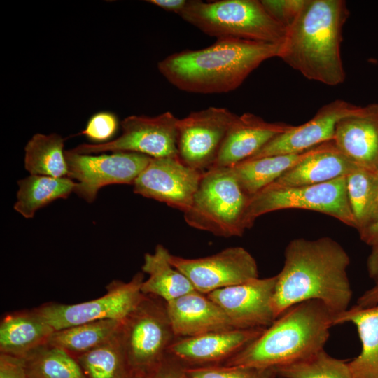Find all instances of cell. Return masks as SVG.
<instances>
[{
	"label": "cell",
	"instance_id": "obj_1",
	"mask_svg": "<svg viewBox=\"0 0 378 378\" xmlns=\"http://www.w3.org/2000/svg\"><path fill=\"white\" fill-rule=\"evenodd\" d=\"M349 256L333 239L291 240L276 275L272 307L276 318L290 307L318 300L335 314L349 309L352 290L347 275Z\"/></svg>",
	"mask_w": 378,
	"mask_h": 378
},
{
	"label": "cell",
	"instance_id": "obj_2",
	"mask_svg": "<svg viewBox=\"0 0 378 378\" xmlns=\"http://www.w3.org/2000/svg\"><path fill=\"white\" fill-rule=\"evenodd\" d=\"M281 44L220 38L210 46L171 54L160 73L178 89L191 93H225L239 88L263 62L279 57Z\"/></svg>",
	"mask_w": 378,
	"mask_h": 378
},
{
	"label": "cell",
	"instance_id": "obj_3",
	"mask_svg": "<svg viewBox=\"0 0 378 378\" xmlns=\"http://www.w3.org/2000/svg\"><path fill=\"white\" fill-rule=\"evenodd\" d=\"M349 15L343 0H307L286 28L279 57L306 78L335 86L346 78L342 29Z\"/></svg>",
	"mask_w": 378,
	"mask_h": 378
},
{
	"label": "cell",
	"instance_id": "obj_4",
	"mask_svg": "<svg viewBox=\"0 0 378 378\" xmlns=\"http://www.w3.org/2000/svg\"><path fill=\"white\" fill-rule=\"evenodd\" d=\"M336 314L318 300L295 304L223 365L276 368L307 358L324 349Z\"/></svg>",
	"mask_w": 378,
	"mask_h": 378
},
{
	"label": "cell",
	"instance_id": "obj_5",
	"mask_svg": "<svg viewBox=\"0 0 378 378\" xmlns=\"http://www.w3.org/2000/svg\"><path fill=\"white\" fill-rule=\"evenodd\" d=\"M178 15L203 33L217 38L281 44L286 31L258 0H192Z\"/></svg>",
	"mask_w": 378,
	"mask_h": 378
},
{
	"label": "cell",
	"instance_id": "obj_6",
	"mask_svg": "<svg viewBox=\"0 0 378 378\" xmlns=\"http://www.w3.org/2000/svg\"><path fill=\"white\" fill-rule=\"evenodd\" d=\"M251 197L232 167H211L203 172L190 207L183 213L190 226L214 235L241 236Z\"/></svg>",
	"mask_w": 378,
	"mask_h": 378
},
{
	"label": "cell",
	"instance_id": "obj_7",
	"mask_svg": "<svg viewBox=\"0 0 378 378\" xmlns=\"http://www.w3.org/2000/svg\"><path fill=\"white\" fill-rule=\"evenodd\" d=\"M120 333L133 377L157 371L176 339L166 302L143 295L134 309L121 321Z\"/></svg>",
	"mask_w": 378,
	"mask_h": 378
},
{
	"label": "cell",
	"instance_id": "obj_8",
	"mask_svg": "<svg viewBox=\"0 0 378 378\" xmlns=\"http://www.w3.org/2000/svg\"><path fill=\"white\" fill-rule=\"evenodd\" d=\"M286 209L320 212L356 228L347 195L346 176L315 185L266 186L249 200L244 219L245 229L251 228L256 218L263 214Z\"/></svg>",
	"mask_w": 378,
	"mask_h": 378
},
{
	"label": "cell",
	"instance_id": "obj_9",
	"mask_svg": "<svg viewBox=\"0 0 378 378\" xmlns=\"http://www.w3.org/2000/svg\"><path fill=\"white\" fill-rule=\"evenodd\" d=\"M144 274L136 273L128 282L112 281L104 295L92 300L71 304L47 302L34 309L55 330L100 320L122 321L144 295L141 290Z\"/></svg>",
	"mask_w": 378,
	"mask_h": 378
},
{
	"label": "cell",
	"instance_id": "obj_10",
	"mask_svg": "<svg viewBox=\"0 0 378 378\" xmlns=\"http://www.w3.org/2000/svg\"><path fill=\"white\" fill-rule=\"evenodd\" d=\"M172 113L156 116L132 115L121 122L122 134L102 144H83L71 151L94 154L106 151L134 152L151 158L178 157V120Z\"/></svg>",
	"mask_w": 378,
	"mask_h": 378
},
{
	"label": "cell",
	"instance_id": "obj_11",
	"mask_svg": "<svg viewBox=\"0 0 378 378\" xmlns=\"http://www.w3.org/2000/svg\"><path fill=\"white\" fill-rule=\"evenodd\" d=\"M68 177L76 179L74 192L92 202L99 190L111 184H131L148 165L151 157L134 152L91 155L65 150Z\"/></svg>",
	"mask_w": 378,
	"mask_h": 378
},
{
	"label": "cell",
	"instance_id": "obj_12",
	"mask_svg": "<svg viewBox=\"0 0 378 378\" xmlns=\"http://www.w3.org/2000/svg\"><path fill=\"white\" fill-rule=\"evenodd\" d=\"M237 116L227 108L211 106L178 119L179 159L201 172L213 167L226 134Z\"/></svg>",
	"mask_w": 378,
	"mask_h": 378
},
{
	"label": "cell",
	"instance_id": "obj_13",
	"mask_svg": "<svg viewBox=\"0 0 378 378\" xmlns=\"http://www.w3.org/2000/svg\"><path fill=\"white\" fill-rule=\"evenodd\" d=\"M169 259L175 268L188 277L195 290L204 295L258 278L256 260L240 246L227 248L198 258H186L170 253Z\"/></svg>",
	"mask_w": 378,
	"mask_h": 378
},
{
	"label": "cell",
	"instance_id": "obj_14",
	"mask_svg": "<svg viewBox=\"0 0 378 378\" xmlns=\"http://www.w3.org/2000/svg\"><path fill=\"white\" fill-rule=\"evenodd\" d=\"M202 173L178 157L152 158L133 183L134 192L184 213L192 204Z\"/></svg>",
	"mask_w": 378,
	"mask_h": 378
},
{
	"label": "cell",
	"instance_id": "obj_15",
	"mask_svg": "<svg viewBox=\"0 0 378 378\" xmlns=\"http://www.w3.org/2000/svg\"><path fill=\"white\" fill-rule=\"evenodd\" d=\"M276 276L256 278L206 295L237 329L266 328L276 319L272 300Z\"/></svg>",
	"mask_w": 378,
	"mask_h": 378
},
{
	"label": "cell",
	"instance_id": "obj_16",
	"mask_svg": "<svg viewBox=\"0 0 378 378\" xmlns=\"http://www.w3.org/2000/svg\"><path fill=\"white\" fill-rule=\"evenodd\" d=\"M360 107L342 99L325 104L311 120L301 125H293L248 159L301 153L332 141L337 123L341 119L356 113Z\"/></svg>",
	"mask_w": 378,
	"mask_h": 378
},
{
	"label": "cell",
	"instance_id": "obj_17",
	"mask_svg": "<svg viewBox=\"0 0 378 378\" xmlns=\"http://www.w3.org/2000/svg\"><path fill=\"white\" fill-rule=\"evenodd\" d=\"M265 328L229 329L176 338L167 354L190 366L219 365L256 339Z\"/></svg>",
	"mask_w": 378,
	"mask_h": 378
},
{
	"label": "cell",
	"instance_id": "obj_18",
	"mask_svg": "<svg viewBox=\"0 0 378 378\" xmlns=\"http://www.w3.org/2000/svg\"><path fill=\"white\" fill-rule=\"evenodd\" d=\"M337 148L359 167L378 169V104L363 107L341 119L333 138Z\"/></svg>",
	"mask_w": 378,
	"mask_h": 378
},
{
	"label": "cell",
	"instance_id": "obj_19",
	"mask_svg": "<svg viewBox=\"0 0 378 378\" xmlns=\"http://www.w3.org/2000/svg\"><path fill=\"white\" fill-rule=\"evenodd\" d=\"M293 127L270 122L251 113L237 116L230 125L213 167H232L251 158L277 135Z\"/></svg>",
	"mask_w": 378,
	"mask_h": 378
},
{
	"label": "cell",
	"instance_id": "obj_20",
	"mask_svg": "<svg viewBox=\"0 0 378 378\" xmlns=\"http://www.w3.org/2000/svg\"><path fill=\"white\" fill-rule=\"evenodd\" d=\"M166 306L176 338L235 328L216 302L196 290L167 302Z\"/></svg>",
	"mask_w": 378,
	"mask_h": 378
},
{
	"label": "cell",
	"instance_id": "obj_21",
	"mask_svg": "<svg viewBox=\"0 0 378 378\" xmlns=\"http://www.w3.org/2000/svg\"><path fill=\"white\" fill-rule=\"evenodd\" d=\"M358 167L332 140L318 145L311 155L268 186L284 188L319 184L346 176Z\"/></svg>",
	"mask_w": 378,
	"mask_h": 378
},
{
	"label": "cell",
	"instance_id": "obj_22",
	"mask_svg": "<svg viewBox=\"0 0 378 378\" xmlns=\"http://www.w3.org/2000/svg\"><path fill=\"white\" fill-rule=\"evenodd\" d=\"M55 331L34 309L8 313L0 322V353L22 358L48 344Z\"/></svg>",
	"mask_w": 378,
	"mask_h": 378
},
{
	"label": "cell",
	"instance_id": "obj_23",
	"mask_svg": "<svg viewBox=\"0 0 378 378\" xmlns=\"http://www.w3.org/2000/svg\"><path fill=\"white\" fill-rule=\"evenodd\" d=\"M353 323L360 342V354L349 362L354 378H378V304L357 305L336 314L335 325Z\"/></svg>",
	"mask_w": 378,
	"mask_h": 378
},
{
	"label": "cell",
	"instance_id": "obj_24",
	"mask_svg": "<svg viewBox=\"0 0 378 378\" xmlns=\"http://www.w3.org/2000/svg\"><path fill=\"white\" fill-rule=\"evenodd\" d=\"M169 254L167 248L158 244L153 253L144 255L141 267L142 272L148 275L141 284V293L166 303L195 290L188 277L171 264Z\"/></svg>",
	"mask_w": 378,
	"mask_h": 378
},
{
	"label": "cell",
	"instance_id": "obj_25",
	"mask_svg": "<svg viewBox=\"0 0 378 378\" xmlns=\"http://www.w3.org/2000/svg\"><path fill=\"white\" fill-rule=\"evenodd\" d=\"M317 146L298 153L247 159L232 168L242 188L251 197L304 160Z\"/></svg>",
	"mask_w": 378,
	"mask_h": 378
},
{
	"label": "cell",
	"instance_id": "obj_26",
	"mask_svg": "<svg viewBox=\"0 0 378 378\" xmlns=\"http://www.w3.org/2000/svg\"><path fill=\"white\" fill-rule=\"evenodd\" d=\"M15 210L26 218L54 200L66 198L74 192L76 182L69 177L31 175L18 182Z\"/></svg>",
	"mask_w": 378,
	"mask_h": 378
},
{
	"label": "cell",
	"instance_id": "obj_27",
	"mask_svg": "<svg viewBox=\"0 0 378 378\" xmlns=\"http://www.w3.org/2000/svg\"><path fill=\"white\" fill-rule=\"evenodd\" d=\"M350 208L359 234L375 220L378 206L377 170L358 167L346 176Z\"/></svg>",
	"mask_w": 378,
	"mask_h": 378
},
{
	"label": "cell",
	"instance_id": "obj_28",
	"mask_svg": "<svg viewBox=\"0 0 378 378\" xmlns=\"http://www.w3.org/2000/svg\"><path fill=\"white\" fill-rule=\"evenodd\" d=\"M74 358L87 378H134L125 354L120 326L111 339Z\"/></svg>",
	"mask_w": 378,
	"mask_h": 378
},
{
	"label": "cell",
	"instance_id": "obj_29",
	"mask_svg": "<svg viewBox=\"0 0 378 378\" xmlns=\"http://www.w3.org/2000/svg\"><path fill=\"white\" fill-rule=\"evenodd\" d=\"M24 167L31 175L68 177L64 139L55 133L34 134L24 148Z\"/></svg>",
	"mask_w": 378,
	"mask_h": 378
},
{
	"label": "cell",
	"instance_id": "obj_30",
	"mask_svg": "<svg viewBox=\"0 0 378 378\" xmlns=\"http://www.w3.org/2000/svg\"><path fill=\"white\" fill-rule=\"evenodd\" d=\"M120 323L121 321L105 319L55 330L48 344L63 349L74 358L111 339Z\"/></svg>",
	"mask_w": 378,
	"mask_h": 378
},
{
	"label": "cell",
	"instance_id": "obj_31",
	"mask_svg": "<svg viewBox=\"0 0 378 378\" xmlns=\"http://www.w3.org/2000/svg\"><path fill=\"white\" fill-rule=\"evenodd\" d=\"M21 359L27 378H87L75 358L48 343Z\"/></svg>",
	"mask_w": 378,
	"mask_h": 378
},
{
	"label": "cell",
	"instance_id": "obj_32",
	"mask_svg": "<svg viewBox=\"0 0 378 378\" xmlns=\"http://www.w3.org/2000/svg\"><path fill=\"white\" fill-rule=\"evenodd\" d=\"M281 378H354L349 362L322 350L304 360L274 368Z\"/></svg>",
	"mask_w": 378,
	"mask_h": 378
},
{
	"label": "cell",
	"instance_id": "obj_33",
	"mask_svg": "<svg viewBox=\"0 0 378 378\" xmlns=\"http://www.w3.org/2000/svg\"><path fill=\"white\" fill-rule=\"evenodd\" d=\"M184 370L189 378H275L274 368L227 366L209 365L186 366Z\"/></svg>",
	"mask_w": 378,
	"mask_h": 378
},
{
	"label": "cell",
	"instance_id": "obj_34",
	"mask_svg": "<svg viewBox=\"0 0 378 378\" xmlns=\"http://www.w3.org/2000/svg\"><path fill=\"white\" fill-rule=\"evenodd\" d=\"M118 126L115 115L107 111L99 112L89 119L82 134L92 141L102 144L113 136Z\"/></svg>",
	"mask_w": 378,
	"mask_h": 378
},
{
	"label": "cell",
	"instance_id": "obj_35",
	"mask_svg": "<svg viewBox=\"0 0 378 378\" xmlns=\"http://www.w3.org/2000/svg\"><path fill=\"white\" fill-rule=\"evenodd\" d=\"M307 0H262L267 12L286 29L290 26Z\"/></svg>",
	"mask_w": 378,
	"mask_h": 378
},
{
	"label": "cell",
	"instance_id": "obj_36",
	"mask_svg": "<svg viewBox=\"0 0 378 378\" xmlns=\"http://www.w3.org/2000/svg\"><path fill=\"white\" fill-rule=\"evenodd\" d=\"M0 378H27L22 360L0 353Z\"/></svg>",
	"mask_w": 378,
	"mask_h": 378
},
{
	"label": "cell",
	"instance_id": "obj_37",
	"mask_svg": "<svg viewBox=\"0 0 378 378\" xmlns=\"http://www.w3.org/2000/svg\"><path fill=\"white\" fill-rule=\"evenodd\" d=\"M156 378H189L184 366L167 354L156 372Z\"/></svg>",
	"mask_w": 378,
	"mask_h": 378
},
{
	"label": "cell",
	"instance_id": "obj_38",
	"mask_svg": "<svg viewBox=\"0 0 378 378\" xmlns=\"http://www.w3.org/2000/svg\"><path fill=\"white\" fill-rule=\"evenodd\" d=\"M147 1L162 9L173 12L177 15L181 13L188 2L187 0H150Z\"/></svg>",
	"mask_w": 378,
	"mask_h": 378
},
{
	"label": "cell",
	"instance_id": "obj_39",
	"mask_svg": "<svg viewBox=\"0 0 378 378\" xmlns=\"http://www.w3.org/2000/svg\"><path fill=\"white\" fill-rule=\"evenodd\" d=\"M359 235L360 239L372 248L378 246V206L375 220L371 226Z\"/></svg>",
	"mask_w": 378,
	"mask_h": 378
},
{
	"label": "cell",
	"instance_id": "obj_40",
	"mask_svg": "<svg viewBox=\"0 0 378 378\" xmlns=\"http://www.w3.org/2000/svg\"><path fill=\"white\" fill-rule=\"evenodd\" d=\"M378 304V284L366 290L357 300L356 305L360 307H370Z\"/></svg>",
	"mask_w": 378,
	"mask_h": 378
},
{
	"label": "cell",
	"instance_id": "obj_41",
	"mask_svg": "<svg viewBox=\"0 0 378 378\" xmlns=\"http://www.w3.org/2000/svg\"><path fill=\"white\" fill-rule=\"evenodd\" d=\"M367 270L370 278L378 284V246L372 248L367 260Z\"/></svg>",
	"mask_w": 378,
	"mask_h": 378
},
{
	"label": "cell",
	"instance_id": "obj_42",
	"mask_svg": "<svg viewBox=\"0 0 378 378\" xmlns=\"http://www.w3.org/2000/svg\"><path fill=\"white\" fill-rule=\"evenodd\" d=\"M156 372H155L153 373H151V374H147V375H144V376H141V377H135V378H156Z\"/></svg>",
	"mask_w": 378,
	"mask_h": 378
}]
</instances>
